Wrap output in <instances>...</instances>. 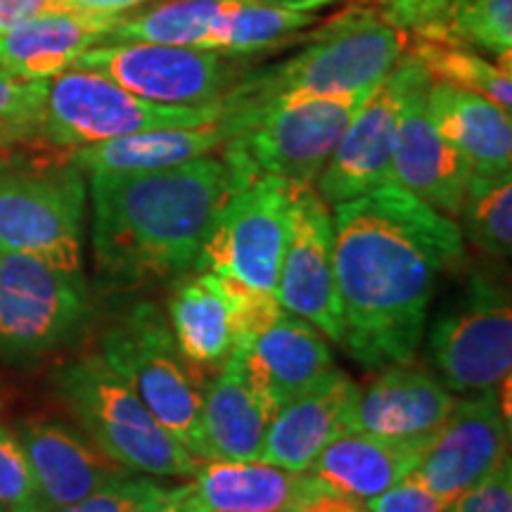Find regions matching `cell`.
Masks as SVG:
<instances>
[{
	"instance_id": "30bf717a",
	"label": "cell",
	"mask_w": 512,
	"mask_h": 512,
	"mask_svg": "<svg viewBox=\"0 0 512 512\" xmlns=\"http://www.w3.org/2000/svg\"><path fill=\"white\" fill-rule=\"evenodd\" d=\"M297 183L261 176L230 195L211 219L192 271L233 275L249 287L275 292L290 238Z\"/></svg>"
},
{
	"instance_id": "8d00e7d4",
	"label": "cell",
	"mask_w": 512,
	"mask_h": 512,
	"mask_svg": "<svg viewBox=\"0 0 512 512\" xmlns=\"http://www.w3.org/2000/svg\"><path fill=\"white\" fill-rule=\"evenodd\" d=\"M451 505L453 501L437 496L411 477H403L380 496L366 501L368 512H448Z\"/></svg>"
},
{
	"instance_id": "ffe728a7",
	"label": "cell",
	"mask_w": 512,
	"mask_h": 512,
	"mask_svg": "<svg viewBox=\"0 0 512 512\" xmlns=\"http://www.w3.org/2000/svg\"><path fill=\"white\" fill-rule=\"evenodd\" d=\"M249 387L273 413L332 368L328 339L309 320L283 311L230 354Z\"/></svg>"
},
{
	"instance_id": "8fae6325",
	"label": "cell",
	"mask_w": 512,
	"mask_h": 512,
	"mask_svg": "<svg viewBox=\"0 0 512 512\" xmlns=\"http://www.w3.org/2000/svg\"><path fill=\"white\" fill-rule=\"evenodd\" d=\"M275 292L256 290L233 275L195 271L169 297V328L197 373L221 370L235 347L283 313Z\"/></svg>"
},
{
	"instance_id": "44dd1931",
	"label": "cell",
	"mask_w": 512,
	"mask_h": 512,
	"mask_svg": "<svg viewBox=\"0 0 512 512\" xmlns=\"http://www.w3.org/2000/svg\"><path fill=\"white\" fill-rule=\"evenodd\" d=\"M309 472L261 460H207L188 484L171 489L178 512H278L309 494Z\"/></svg>"
},
{
	"instance_id": "7bdbcfd3",
	"label": "cell",
	"mask_w": 512,
	"mask_h": 512,
	"mask_svg": "<svg viewBox=\"0 0 512 512\" xmlns=\"http://www.w3.org/2000/svg\"><path fill=\"white\" fill-rule=\"evenodd\" d=\"M131 512H178L174 496H171V489H162L159 494H155L150 501H145L138 508H133Z\"/></svg>"
},
{
	"instance_id": "ee69618b",
	"label": "cell",
	"mask_w": 512,
	"mask_h": 512,
	"mask_svg": "<svg viewBox=\"0 0 512 512\" xmlns=\"http://www.w3.org/2000/svg\"><path fill=\"white\" fill-rule=\"evenodd\" d=\"M278 512H302V510H299V503H297V505H287V508L278 510Z\"/></svg>"
},
{
	"instance_id": "f1b7e54d",
	"label": "cell",
	"mask_w": 512,
	"mask_h": 512,
	"mask_svg": "<svg viewBox=\"0 0 512 512\" xmlns=\"http://www.w3.org/2000/svg\"><path fill=\"white\" fill-rule=\"evenodd\" d=\"M403 57L420 64L434 83L463 88L512 110V53L489 60L477 50L441 41V38L406 36Z\"/></svg>"
},
{
	"instance_id": "b9f144b4",
	"label": "cell",
	"mask_w": 512,
	"mask_h": 512,
	"mask_svg": "<svg viewBox=\"0 0 512 512\" xmlns=\"http://www.w3.org/2000/svg\"><path fill=\"white\" fill-rule=\"evenodd\" d=\"M34 143V131L22 126L0 124V159L15 155V147H31Z\"/></svg>"
},
{
	"instance_id": "7c38bea8",
	"label": "cell",
	"mask_w": 512,
	"mask_h": 512,
	"mask_svg": "<svg viewBox=\"0 0 512 512\" xmlns=\"http://www.w3.org/2000/svg\"><path fill=\"white\" fill-rule=\"evenodd\" d=\"M72 69L102 74L157 105L185 107L219 102L245 76L233 55L162 43H102L88 48Z\"/></svg>"
},
{
	"instance_id": "74e56055",
	"label": "cell",
	"mask_w": 512,
	"mask_h": 512,
	"mask_svg": "<svg viewBox=\"0 0 512 512\" xmlns=\"http://www.w3.org/2000/svg\"><path fill=\"white\" fill-rule=\"evenodd\" d=\"M451 0H373V10L401 34L430 29L439 22Z\"/></svg>"
},
{
	"instance_id": "e575fe53",
	"label": "cell",
	"mask_w": 512,
	"mask_h": 512,
	"mask_svg": "<svg viewBox=\"0 0 512 512\" xmlns=\"http://www.w3.org/2000/svg\"><path fill=\"white\" fill-rule=\"evenodd\" d=\"M159 491H162V486L150 482V479H138L131 475L117 484L107 486V489H100L91 496L81 498V501L43 512H131L138 505L150 501Z\"/></svg>"
},
{
	"instance_id": "3957f363",
	"label": "cell",
	"mask_w": 512,
	"mask_h": 512,
	"mask_svg": "<svg viewBox=\"0 0 512 512\" xmlns=\"http://www.w3.org/2000/svg\"><path fill=\"white\" fill-rule=\"evenodd\" d=\"M304 41L309 46L292 60L242 76L223 95L221 124L228 140L275 105L377 88L406 48V34L384 22L373 5L366 8L356 0Z\"/></svg>"
},
{
	"instance_id": "f35d334b",
	"label": "cell",
	"mask_w": 512,
	"mask_h": 512,
	"mask_svg": "<svg viewBox=\"0 0 512 512\" xmlns=\"http://www.w3.org/2000/svg\"><path fill=\"white\" fill-rule=\"evenodd\" d=\"M69 10L64 0H0V36L48 12Z\"/></svg>"
},
{
	"instance_id": "83f0119b",
	"label": "cell",
	"mask_w": 512,
	"mask_h": 512,
	"mask_svg": "<svg viewBox=\"0 0 512 512\" xmlns=\"http://www.w3.org/2000/svg\"><path fill=\"white\" fill-rule=\"evenodd\" d=\"M337 3L349 0H233L214 19L200 48L233 57L283 48L292 41H304L297 36L318 24L320 12Z\"/></svg>"
},
{
	"instance_id": "d4e9b609",
	"label": "cell",
	"mask_w": 512,
	"mask_h": 512,
	"mask_svg": "<svg viewBox=\"0 0 512 512\" xmlns=\"http://www.w3.org/2000/svg\"><path fill=\"white\" fill-rule=\"evenodd\" d=\"M427 110L439 133L467 159L472 176L508 174L512 166L510 112L482 95L434 83Z\"/></svg>"
},
{
	"instance_id": "5bb4252c",
	"label": "cell",
	"mask_w": 512,
	"mask_h": 512,
	"mask_svg": "<svg viewBox=\"0 0 512 512\" xmlns=\"http://www.w3.org/2000/svg\"><path fill=\"white\" fill-rule=\"evenodd\" d=\"M422 74L420 64L401 57L392 74L363 102L316 178V192L325 204L337 207L389 183L403 102Z\"/></svg>"
},
{
	"instance_id": "484cf974",
	"label": "cell",
	"mask_w": 512,
	"mask_h": 512,
	"mask_svg": "<svg viewBox=\"0 0 512 512\" xmlns=\"http://www.w3.org/2000/svg\"><path fill=\"white\" fill-rule=\"evenodd\" d=\"M273 411L228 358L202 387V439L207 460H259Z\"/></svg>"
},
{
	"instance_id": "60d3db41",
	"label": "cell",
	"mask_w": 512,
	"mask_h": 512,
	"mask_svg": "<svg viewBox=\"0 0 512 512\" xmlns=\"http://www.w3.org/2000/svg\"><path fill=\"white\" fill-rule=\"evenodd\" d=\"M147 3H152V0H64L69 10L93 12V15H126L128 10Z\"/></svg>"
},
{
	"instance_id": "f6af8a7d",
	"label": "cell",
	"mask_w": 512,
	"mask_h": 512,
	"mask_svg": "<svg viewBox=\"0 0 512 512\" xmlns=\"http://www.w3.org/2000/svg\"><path fill=\"white\" fill-rule=\"evenodd\" d=\"M0 512H5V510H3V508H0Z\"/></svg>"
},
{
	"instance_id": "5b68a950",
	"label": "cell",
	"mask_w": 512,
	"mask_h": 512,
	"mask_svg": "<svg viewBox=\"0 0 512 512\" xmlns=\"http://www.w3.org/2000/svg\"><path fill=\"white\" fill-rule=\"evenodd\" d=\"M86 181L69 152L0 159V249L81 271Z\"/></svg>"
},
{
	"instance_id": "d6986e66",
	"label": "cell",
	"mask_w": 512,
	"mask_h": 512,
	"mask_svg": "<svg viewBox=\"0 0 512 512\" xmlns=\"http://www.w3.org/2000/svg\"><path fill=\"white\" fill-rule=\"evenodd\" d=\"M358 399L361 387L344 370H325L273 415L259 460L290 472H306L325 446L354 432Z\"/></svg>"
},
{
	"instance_id": "2e32d148",
	"label": "cell",
	"mask_w": 512,
	"mask_h": 512,
	"mask_svg": "<svg viewBox=\"0 0 512 512\" xmlns=\"http://www.w3.org/2000/svg\"><path fill=\"white\" fill-rule=\"evenodd\" d=\"M508 439L510 422L503 418L496 387L475 392L456 401L446 420L422 441L408 477L446 501H456L508 458Z\"/></svg>"
},
{
	"instance_id": "6da1fadb",
	"label": "cell",
	"mask_w": 512,
	"mask_h": 512,
	"mask_svg": "<svg viewBox=\"0 0 512 512\" xmlns=\"http://www.w3.org/2000/svg\"><path fill=\"white\" fill-rule=\"evenodd\" d=\"M332 228L344 349L370 370L406 366L439 278L465 256L456 219L387 183L337 204Z\"/></svg>"
},
{
	"instance_id": "ab89813d",
	"label": "cell",
	"mask_w": 512,
	"mask_h": 512,
	"mask_svg": "<svg viewBox=\"0 0 512 512\" xmlns=\"http://www.w3.org/2000/svg\"><path fill=\"white\" fill-rule=\"evenodd\" d=\"M299 510L302 512H368L366 503L358 498L337 494V491L325 489L313 479V486L309 489L302 501H299Z\"/></svg>"
},
{
	"instance_id": "d590c367",
	"label": "cell",
	"mask_w": 512,
	"mask_h": 512,
	"mask_svg": "<svg viewBox=\"0 0 512 512\" xmlns=\"http://www.w3.org/2000/svg\"><path fill=\"white\" fill-rule=\"evenodd\" d=\"M448 512H512V463L503 458L475 486L460 494Z\"/></svg>"
},
{
	"instance_id": "603a6c76",
	"label": "cell",
	"mask_w": 512,
	"mask_h": 512,
	"mask_svg": "<svg viewBox=\"0 0 512 512\" xmlns=\"http://www.w3.org/2000/svg\"><path fill=\"white\" fill-rule=\"evenodd\" d=\"M453 406V394L432 375L411 368V363L387 366L366 392L361 389L354 430L422 441L446 420Z\"/></svg>"
},
{
	"instance_id": "4dcf8cb0",
	"label": "cell",
	"mask_w": 512,
	"mask_h": 512,
	"mask_svg": "<svg viewBox=\"0 0 512 512\" xmlns=\"http://www.w3.org/2000/svg\"><path fill=\"white\" fill-rule=\"evenodd\" d=\"M460 233L479 252L505 259L512 249V176H470L460 207Z\"/></svg>"
},
{
	"instance_id": "4316f807",
	"label": "cell",
	"mask_w": 512,
	"mask_h": 512,
	"mask_svg": "<svg viewBox=\"0 0 512 512\" xmlns=\"http://www.w3.org/2000/svg\"><path fill=\"white\" fill-rule=\"evenodd\" d=\"M228 140L226 126L219 121L190 128H152L105 143L79 147L69 159L83 174H126V171H155L190 159L214 155Z\"/></svg>"
},
{
	"instance_id": "7a4b0ae2",
	"label": "cell",
	"mask_w": 512,
	"mask_h": 512,
	"mask_svg": "<svg viewBox=\"0 0 512 512\" xmlns=\"http://www.w3.org/2000/svg\"><path fill=\"white\" fill-rule=\"evenodd\" d=\"M88 176L95 268L117 287L183 278L216 211L249 185L221 155L155 171Z\"/></svg>"
},
{
	"instance_id": "52a82bcc",
	"label": "cell",
	"mask_w": 512,
	"mask_h": 512,
	"mask_svg": "<svg viewBox=\"0 0 512 512\" xmlns=\"http://www.w3.org/2000/svg\"><path fill=\"white\" fill-rule=\"evenodd\" d=\"M221 114V100L200 107L157 105L124 91L102 74L67 69L48 81L36 140L46 150L74 152L152 128L207 126L219 121Z\"/></svg>"
},
{
	"instance_id": "8992f818",
	"label": "cell",
	"mask_w": 512,
	"mask_h": 512,
	"mask_svg": "<svg viewBox=\"0 0 512 512\" xmlns=\"http://www.w3.org/2000/svg\"><path fill=\"white\" fill-rule=\"evenodd\" d=\"M98 354L152 418L204 463L202 375L185 361L164 311L152 302L133 304L102 332Z\"/></svg>"
},
{
	"instance_id": "836d02e7",
	"label": "cell",
	"mask_w": 512,
	"mask_h": 512,
	"mask_svg": "<svg viewBox=\"0 0 512 512\" xmlns=\"http://www.w3.org/2000/svg\"><path fill=\"white\" fill-rule=\"evenodd\" d=\"M46 93L48 81H24L0 69V124L36 131Z\"/></svg>"
},
{
	"instance_id": "ba28073f",
	"label": "cell",
	"mask_w": 512,
	"mask_h": 512,
	"mask_svg": "<svg viewBox=\"0 0 512 512\" xmlns=\"http://www.w3.org/2000/svg\"><path fill=\"white\" fill-rule=\"evenodd\" d=\"M373 91L275 105L226 140L221 157L249 183L275 176L297 185H316L339 138Z\"/></svg>"
},
{
	"instance_id": "d6a6232c",
	"label": "cell",
	"mask_w": 512,
	"mask_h": 512,
	"mask_svg": "<svg viewBox=\"0 0 512 512\" xmlns=\"http://www.w3.org/2000/svg\"><path fill=\"white\" fill-rule=\"evenodd\" d=\"M0 508L36 512V484L27 453L17 434L5 425H0Z\"/></svg>"
},
{
	"instance_id": "9c48e42d",
	"label": "cell",
	"mask_w": 512,
	"mask_h": 512,
	"mask_svg": "<svg viewBox=\"0 0 512 512\" xmlns=\"http://www.w3.org/2000/svg\"><path fill=\"white\" fill-rule=\"evenodd\" d=\"M93 316L83 273L0 249V354L41 358L83 335Z\"/></svg>"
},
{
	"instance_id": "9a60e30c",
	"label": "cell",
	"mask_w": 512,
	"mask_h": 512,
	"mask_svg": "<svg viewBox=\"0 0 512 512\" xmlns=\"http://www.w3.org/2000/svg\"><path fill=\"white\" fill-rule=\"evenodd\" d=\"M275 297L285 311L309 320L332 342L342 344L344 318L335 278V228L330 204L313 185H297L290 238Z\"/></svg>"
},
{
	"instance_id": "1f68e13d",
	"label": "cell",
	"mask_w": 512,
	"mask_h": 512,
	"mask_svg": "<svg viewBox=\"0 0 512 512\" xmlns=\"http://www.w3.org/2000/svg\"><path fill=\"white\" fill-rule=\"evenodd\" d=\"M408 36L441 38L494 57L512 53V0H451L434 27Z\"/></svg>"
},
{
	"instance_id": "7402d4cb",
	"label": "cell",
	"mask_w": 512,
	"mask_h": 512,
	"mask_svg": "<svg viewBox=\"0 0 512 512\" xmlns=\"http://www.w3.org/2000/svg\"><path fill=\"white\" fill-rule=\"evenodd\" d=\"M124 15L48 12L0 36V69L24 81H50L74 67L88 48L107 43Z\"/></svg>"
},
{
	"instance_id": "e0dca14e",
	"label": "cell",
	"mask_w": 512,
	"mask_h": 512,
	"mask_svg": "<svg viewBox=\"0 0 512 512\" xmlns=\"http://www.w3.org/2000/svg\"><path fill=\"white\" fill-rule=\"evenodd\" d=\"M12 432L27 453L34 475L36 512L81 501L133 475L62 420L36 415L19 420Z\"/></svg>"
},
{
	"instance_id": "ac0fdd59",
	"label": "cell",
	"mask_w": 512,
	"mask_h": 512,
	"mask_svg": "<svg viewBox=\"0 0 512 512\" xmlns=\"http://www.w3.org/2000/svg\"><path fill=\"white\" fill-rule=\"evenodd\" d=\"M432 79L422 74L408 93L396 126L389 183L411 192L432 209L458 219L470 181V164L434 126L427 110Z\"/></svg>"
},
{
	"instance_id": "277c9868",
	"label": "cell",
	"mask_w": 512,
	"mask_h": 512,
	"mask_svg": "<svg viewBox=\"0 0 512 512\" xmlns=\"http://www.w3.org/2000/svg\"><path fill=\"white\" fill-rule=\"evenodd\" d=\"M50 380L79 430L126 470L152 477H192L200 470V460L152 418L100 354L69 358Z\"/></svg>"
},
{
	"instance_id": "4fadbf2b",
	"label": "cell",
	"mask_w": 512,
	"mask_h": 512,
	"mask_svg": "<svg viewBox=\"0 0 512 512\" xmlns=\"http://www.w3.org/2000/svg\"><path fill=\"white\" fill-rule=\"evenodd\" d=\"M430 356L446 389L475 394L494 389L512 373L510 294L475 275L430 332Z\"/></svg>"
},
{
	"instance_id": "f546056e",
	"label": "cell",
	"mask_w": 512,
	"mask_h": 512,
	"mask_svg": "<svg viewBox=\"0 0 512 512\" xmlns=\"http://www.w3.org/2000/svg\"><path fill=\"white\" fill-rule=\"evenodd\" d=\"M233 0H162L152 8L119 19L107 43H162V46L200 48L214 19Z\"/></svg>"
},
{
	"instance_id": "cb8c5ba5",
	"label": "cell",
	"mask_w": 512,
	"mask_h": 512,
	"mask_svg": "<svg viewBox=\"0 0 512 512\" xmlns=\"http://www.w3.org/2000/svg\"><path fill=\"white\" fill-rule=\"evenodd\" d=\"M422 441L354 430L325 446L306 472L325 489L366 503L411 475Z\"/></svg>"
}]
</instances>
